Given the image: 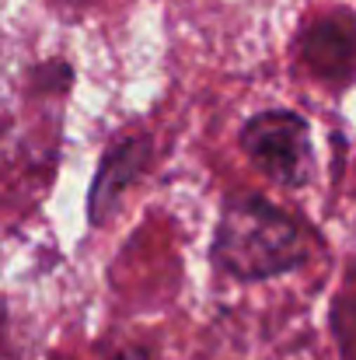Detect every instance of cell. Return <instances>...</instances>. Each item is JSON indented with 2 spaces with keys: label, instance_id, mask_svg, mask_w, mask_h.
Wrapping results in <instances>:
<instances>
[{
  "label": "cell",
  "instance_id": "1",
  "mask_svg": "<svg viewBox=\"0 0 356 360\" xmlns=\"http://www.w3.org/2000/svg\"><path fill=\"white\" fill-rule=\"evenodd\" d=\"M213 259L237 280H265L294 269L304 259V245L297 224L279 207L241 196L220 217Z\"/></svg>",
  "mask_w": 356,
  "mask_h": 360
},
{
  "label": "cell",
  "instance_id": "2",
  "mask_svg": "<svg viewBox=\"0 0 356 360\" xmlns=\"http://www.w3.org/2000/svg\"><path fill=\"white\" fill-rule=\"evenodd\" d=\"M244 154L279 186H301L311 175L308 122L294 112H258L241 133Z\"/></svg>",
  "mask_w": 356,
  "mask_h": 360
},
{
  "label": "cell",
  "instance_id": "3",
  "mask_svg": "<svg viewBox=\"0 0 356 360\" xmlns=\"http://www.w3.org/2000/svg\"><path fill=\"white\" fill-rule=\"evenodd\" d=\"M304 60L329 81L350 77L356 70V21L350 14L318 18L304 35Z\"/></svg>",
  "mask_w": 356,
  "mask_h": 360
}]
</instances>
